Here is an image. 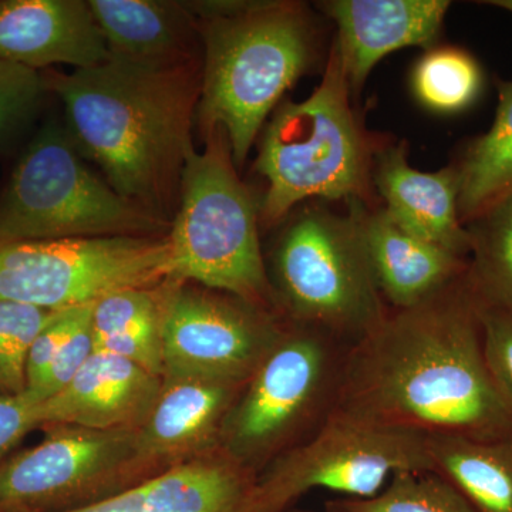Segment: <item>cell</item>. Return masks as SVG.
<instances>
[{
	"instance_id": "obj_14",
	"label": "cell",
	"mask_w": 512,
	"mask_h": 512,
	"mask_svg": "<svg viewBox=\"0 0 512 512\" xmlns=\"http://www.w3.org/2000/svg\"><path fill=\"white\" fill-rule=\"evenodd\" d=\"M247 382L163 377L157 402L138 430L141 460L153 473L220 447L225 417Z\"/></svg>"
},
{
	"instance_id": "obj_11",
	"label": "cell",
	"mask_w": 512,
	"mask_h": 512,
	"mask_svg": "<svg viewBox=\"0 0 512 512\" xmlns=\"http://www.w3.org/2000/svg\"><path fill=\"white\" fill-rule=\"evenodd\" d=\"M37 446L0 466V512H70L157 476L138 451V430L55 424Z\"/></svg>"
},
{
	"instance_id": "obj_23",
	"label": "cell",
	"mask_w": 512,
	"mask_h": 512,
	"mask_svg": "<svg viewBox=\"0 0 512 512\" xmlns=\"http://www.w3.org/2000/svg\"><path fill=\"white\" fill-rule=\"evenodd\" d=\"M467 279L483 308L512 312V194L466 224Z\"/></svg>"
},
{
	"instance_id": "obj_4",
	"label": "cell",
	"mask_w": 512,
	"mask_h": 512,
	"mask_svg": "<svg viewBox=\"0 0 512 512\" xmlns=\"http://www.w3.org/2000/svg\"><path fill=\"white\" fill-rule=\"evenodd\" d=\"M205 137V150H192L185 161L180 210L167 235L171 279L275 312L254 197L239 180L224 130L214 128Z\"/></svg>"
},
{
	"instance_id": "obj_33",
	"label": "cell",
	"mask_w": 512,
	"mask_h": 512,
	"mask_svg": "<svg viewBox=\"0 0 512 512\" xmlns=\"http://www.w3.org/2000/svg\"><path fill=\"white\" fill-rule=\"evenodd\" d=\"M487 5L495 6V8H500L507 10V12L512 13V0H491V2H485Z\"/></svg>"
},
{
	"instance_id": "obj_32",
	"label": "cell",
	"mask_w": 512,
	"mask_h": 512,
	"mask_svg": "<svg viewBox=\"0 0 512 512\" xmlns=\"http://www.w3.org/2000/svg\"><path fill=\"white\" fill-rule=\"evenodd\" d=\"M323 512H349L340 504L339 498H332V500H326L323 504Z\"/></svg>"
},
{
	"instance_id": "obj_30",
	"label": "cell",
	"mask_w": 512,
	"mask_h": 512,
	"mask_svg": "<svg viewBox=\"0 0 512 512\" xmlns=\"http://www.w3.org/2000/svg\"><path fill=\"white\" fill-rule=\"evenodd\" d=\"M80 309L82 306L57 312L55 319L46 328H43L42 332L33 340L29 349L28 362H26L25 393L36 390L45 379L57 352L62 348L69 333L72 332Z\"/></svg>"
},
{
	"instance_id": "obj_19",
	"label": "cell",
	"mask_w": 512,
	"mask_h": 512,
	"mask_svg": "<svg viewBox=\"0 0 512 512\" xmlns=\"http://www.w3.org/2000/svg\"><path fill=\"white\" fill-rule=\"evenodd\" d=\"M377 190L386 212L399 227L461 258L470 255V237L458 214L456 167L423 173L407 161L404 147L387 148L379 156Z\"/></svg>"
},
{
	"instance_id": "obj_9",
	"label": "cell",
	"mask_w": 512,
	"mask_h": 512,
	"mask_svg": "<svg viewBox=\"0 0 512 512\" xmlns=\"http://www.w3.org/2000/svg\"><path fill=\"white\" fill-rule=\"evenodd\" d=\"M173 275L167 237L64 238L0 244V301L46 311L90 305Z\"/></svg>"
},
{
	"instance_id": "obj_28",
	"label": "cell",
	"mask_w": 512,
	"mask_h": 512,
	"mask_svg": "<svg viewBox=\"0 0 512 512\" xmlns=\"http://www.w3.org/2000/svg\"><path fill=\"white\" fill-rule=\"evenodd\" d=\"M45 90L39 72L0 59V141L28 119Z\"/></svg>"
},
{
	"instance_id": "obj_5",
	"label": "cell",
	"mask_w": 512,
	"mask_h": 512,
	"mask_svg": "<svg viewBox=\"0 0 512 512\" xmlns=\"http://www.w3.org/2000/svg\"><path fill=\"white\" fill-rule=\"evenodd\" d=\"M348 348L323 330L286 320L225 417L222 450L258 477L311 439L335 412Z\"/></svg>"
},
{
	"instance_id": "obj_12",
	"label": "cell",
	"mask_w": 512,
	"mask_h": 512,
	"mask_svg": "<svg viewBox=\"0 0 512 512\" xmlns=\"http://www.w3.org/2000/svg\"><path fill=\"white\" fill-rule=\"evenodd\" d=\"M286 320L228 293L164 282L163 377L247 382Z\"/></svg>"
},
{
	"instance_id": "obj_6",
	"label": "cell",
	"mask_w": 512,
	"mask_h": 512,
	"mask_svg": "<svg viewBox=\"0 0 512 512\" xmlns=\"http://www.w3.org/2000/svg\"><path fill=\"white\" fill-rule=\"evenodd\" d=\"M349 83L333 46L322 83L301 103L279 104L261 138L256 168L268 181L262 215L284 218L308 198L360 200L370 154L349 103Z\"/></svg>"
},
{
	"instance_id": "obj_8",
	"label": "cell",
	"mask_w": 512,
	"mask_h": 512,
	"mask_svg": "<svg viewBox=\"0 0 512 512\" xmlns=\"http://www.w3.org/2000/svg\"><path fill=\"white\" fill-rule=\"evenodd\" d=\"M276 308L282 318L353 345L387 312L355 214L306 212L275 252Z\"/></svg>"
},
{
	"instance_id": "obj_7",
	"label": "cell",
	"mask_w": 512,
	"mask_h": 512,
	"mask_svg": "<svg viewBox=\"0 0 512 512\" xmlns=\"http://www.w3.org/2000/svg\"><path fill=\"white\" fill-rule=\"evenodd\" d=\"M170 222L121 197L83 163L59 126L37 134L0 200V244L154 237Z\"/></svg>"
},
{
	"instance_id": "obj_16",
	"label": "cell",
	"mask_w": 512,
	"mask_h": 512,
	"mask_svg": "<svg viewBox=\"0 0 512 512\" xmlns=\"http://www.w3.org/2000/svg\"><path fill=\"white\" fill-rule=\"evenodd\" d=\"M323 8L338 25L335 43L350 92L362 89L384 56L430 47L443 28L447 0H333Z\"/></svg>"
},
{
	"instance_id": "obj_22",
	"label": "cell",
	"mask_w": 512,
	"mask_h": 512,
	"mask_svg": "<svg viewBox=\"0 0 512 512\" xmlns=\"http://www.w3.org/2000/svg\"><path fill=\"white\" fill-rule=\"evenodd\" d=\"M456 170L464 225L512 194V82L498 83L493 126L468 146Z\"/></svg>"
},
{
	"instance_id": "obj_29",
	"label": "cell",
	"mask_w": 512,
	"mask_h": 512,
	"mask_svg": "<svg viewBox=\"0 0 512 512\" xmlns=\"http://www.w3.org/2000/svg\"><path fill=\"white\" fill-rule=\"evenodd\" d=\"M480 316L485 365L512 410V312L480 306Z\"/></svg>"
},
{
	"instance_id": "obj_15",
	"label": "cell",
	"mask_w": 512,
	"mask_h": 512,
	"mask_svg": "<svg viewBox=\"0 0 512 512\" xmlns=\"http://www.w3.org/2000/svg\"><path fill=\"white\" fill-rule=\"evenodd\" d=\"M89 2L0 0V59L36 70L90 69L109 59Z\"/></svg>"
},
{
	"instance_id": "obj_26",
	"label": "cell",
	"mask_w": 512,
	"mask_h": 512,
	"mask_svg": "<svg viewBox=\"0 0 512 512\" xmlns=\"http://www.w3.org/2000/svg\"><path fill=\"white\" fill-rule=\"evenodd\" d=\"M57 312L0 301V394L25 393L30 346Z\"/></svg>"
},
{
	"instance_id": "obj_3",
	"label": "cell",
	"mask_w": 512,
	"mask_h": 512,
	"mask_svg": "<svg viewBox=\"0 0 512 512\" xmlns=\"http://www.w3.org/2000/svg\"><path fill=\"white\" fill-rule=\"evenodd\" d=\"M201 22L198 119L202 133L224 130L238 167L271 111L311 64L312 26L301 6L286 2H244L231 15Z\"/></svg>"
},
{
	"instance_id": "obj_1",
	"label": "cell",
	"mask_w": 512,
	"mask_h": 512,
	"mask_svg": "<svg viewBox=\"0 0 512 512\" xmlns=\"http://www.w3.org/2000/svg\"><path fill=\"white\" fill-rule=\"evenodd\" d=\"M335 412L429 439H511L512 410L485 365L467 272L414 308H387L349 346Z\"/></svg>"
},
{
	"instance_id": "obj_24",
	"label": "cell",
	"mask_w": 512,
	"mask_h": 512,
	"mask_svg": "<svg viewBox=\"0 0 512 512\" xmlns=\"http://www.w3.org/2000/svg\"><path fill=\"white\" fill-rule=\"evenodd\" d=\"M349 512H476L447 478L434 470H402L365 500L339 498Z\"/></svg>"
},
{
	"instance_id": "obj_27",
	"label": "cell",
	"mask_w": 512,
	"mask_h": 512,
	"mask_svg": "<svg viewBox=\"0 0 512 512\" xmlns=\"http://www.w3.org/2000/svg\"><path fill=\"white\" fill-rule=\"evenodd\" d=\"M93 305L82 306L72 332L64 340L62 348L53 360L49 372L36 390L23 393L33 403L39 404L62 392L74 376L79 373L84 363L94 353V336L92 326Z\"/></svg>"
},
{
	"instance_id": "obj_13",
	"label": "cell",
	"mask_w": 512,
	"mask_h": 512,
	"mask_svg": "<svg viewBox=\"0 0 512 512\" xmlns=\"http://www.w3.org/2000/svg\"><path fill=\"white\" fill-rule=\"evenodd\" d=\"M163 386V377L109 352L94 350L66 387L37 404L40 426L140 430Z\"/></svg>"
},
{
	"instance_id": "obj_20",
	"label": "cell",
	"mask_w": 512,
	"mask_h": 512,
	"mask_svg": "<svg viewBox=\"0 0 512 512\" xmlns=\"http://www.w3.org/2000/svg\"><path fill=\"white\" fill-rule=\"evenodd\" d=\"M110 57L147 67L194 63L200 25L184 2L90 0Z\"/></svg>"
},
{
	"instance_id": "obj_25",
	"label": "cell",
	"mask_w": 512,
	"mask_h": 512,
	"mask_svg": "<svg viewBox=\"0 0 512 512\" xmlns=\"http://www.w3.org/2000/svg\"><path fill=\"white\" fill-rule=\"evenodd\" d=\"M421 103L441 113H456L476 101L483 73L476 60L460 49H437L423 57L413 74Z\"/></svg>"
},
{
	"instance_id": "obj_10",
	"label": "cell",
	"mask_w": 512,
	"mask_h": 512,
	"mask_svg": "<svg viewBox=\"0 0 512 512\" xmlns=\"http://www.w3.org/2000/svg\"><path fill=\"white\" fill-rule=\"evenodd\" d=\"M402 470H433L429 437L333 412L311 439L256 477L249 512H288L313 490L365 500Z\"/></svg>"
},
{
	"instance_id": "obj_31",
	"label": "cell",
	"mask_w": 512,
	"mask_h": 512,
	"mask_svg": "<svg viewBox=\"0 0 512 512\" xmlns=\"http://www.w3.org/2000/svg\"><path fill=\"white\" fill-rule=\"evenodd\" d=\"M39 426L36 403L23 393L16 396L0 394V458Z\"/></svg>"
},
{
	"instance_id": "obj_2",
	"label": "cell",
	"mask_w": 512,
	"mask_h": 512,
	"mask_svg": "<svg viewBox=\"0 0 512 512\" xmlns=\"http://www.w3.org/2000/svg\"><path fill=\"white\" fill-rule=\"evenodd\" d=\"M63 101L72 138L121 197L165 218L181 187L200 100L195 62L147 67L109 57L90 69L45 77Z\"/></svg>"
},
{
	"instance_id": "obj_18",
	"label": "cell",
	"mask_w": 512,
	"mask_h": 512,
	"mask_svg": "<svg viewBox=\"0 0 512 512\" xmlns=\"http://www.w3.org/2000/svg\"><path fill=\"white\" fill-rule=\"evenodd\" d=\"M255 480L252 471L215 448L114 497L70 512H249Z\"/></svg>"
},
{
	"instance_id": "obj_17",
	"label": "cell",
	"mask_w": 512,
	"mask_h": 512,
	"mask_svg": "<svg viewBox=\"0 0 512 512\" xmlns=\"http://www.w3.org/2000/svg\"><path fill=\"white\" fill-rule=\"evenodd\" d=\"M349 204L387 308H414L466 274L468 259L410 234L384 210L369 212L360 200Z\"/></svg>"
},
{
	"instance_id": "obj_34",
	"label": "cell",
	"mask_w": 512,
	"mask_h": 512,
	"mask_svg": "<svg viewBox=\"0 0 512 512\" xmlns=\"http://www.w3.org/2000/svg\"><path fill=\"white\" fill-rule=\"evenodd\" d=\"M288 512H315L311 510H302V508H292V510H289Z\"/></svg>"
},
{
	"instance_id": "obj_21",
	"label": "cell",
	"mask_w": 512,
	"mask_h": 512,
	"mask_svg": "<svg viewBox=\"0 0 512 512\" xmlns=\"http://www.w3.org/2000/svg\"><path fill=\"white\" fill-rule=\"evenodd\" d=\"M429 456L433 470L447 478L476 512H512V437H431Z\"/></svg>"
}]
</instances>
